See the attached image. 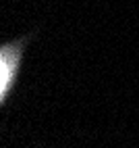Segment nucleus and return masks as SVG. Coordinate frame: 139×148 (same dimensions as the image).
I'll use <instances>...</instances> for the list:
<instances>
[{
  "label": "nucleus",
  "mask_w": 139,
  "mask_h": 148,
  "mask_svg": "<svg viewBox=\"0 0 139 148\" xmlns=\"http://www.w3.org/2000/svg\"><path fill=\"white\" fill-rule=\"evenodd\" d=\"M8 58L4 56L2 58V92H6V86H8V79H11V73H8Z\"/></svg>",
  "instance_id": "nucleus-1"
}]
</instances>
